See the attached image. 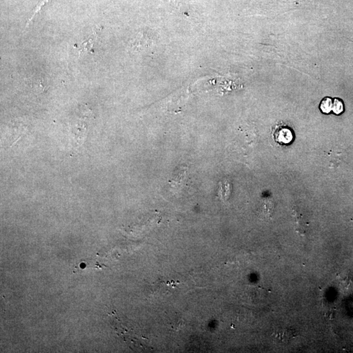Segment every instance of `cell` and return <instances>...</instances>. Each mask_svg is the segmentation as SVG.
Segmentation results:
<instances>
[{"label":"cell","instance_id":"cell-1","mask_svg":"<svg viewBox=\"0 0 353 353\" xmlns=\"http://www.w3.org/2000/svg\"><path fill=\"white\" fill-rule=\"evenodd\" d=\"M296 336V330L292 328H279L273 334L275 340L279 343H289Z\"/></svg>","mask_w":353,"mask_h":353},{"label":"cell","instance_id":"cell-2","mask_svg":"<svg viewBox=\"0 0 353 353\" xmlns=\"http://www.w3.org/2000/svg\"><path fill=\"white\" fill-rule=\"evenodd\" d=\"M98 37L97 31H94L93 35L89 38L88 40L83 42L80 46V48L78 49L79 52V55H81L84 52L93 53V47L95 46L96 40Z\"/></svg>","mask_w":353,"mask_h":353},{"label":"cell","instance_id":"cell-3","mask_svg":"<svg viewBox=\"0 0 353 353\" xmlns=\"http://www.w3.org/2000/svg\"><path fill=\"white\" fill-rule=\"evenodd\" d=\"M278 139L281 142L288 144L291 142L292 139V134L290 129L287 128H283L278 131Z\"/></svg>","mask_w":353,"mask_h":353},{"label":"cell","instance_id":"cell-4","mask_svg":"<svg viewBox=\"0 0 353 353\" xmlns=\"http://www.w3.org/2000/svg\"><path fill=\"white\" fill-rule=\"evenodd\" d=\"M332 106L333 102L331 98L326 97L322 100L319 108L323 113L328 114L332 111Z\"/></svg>","mask_w":353,"mask_h":353},{"label":"cell","instance_id":"cell-5","mask_svg":"<svg viewBox=\"0 0 353 353\" xmlns=\"http://www.w3.org/2000/svg\"><path fill=\"white\" fill-rule=\"evenodd\" d=\"M344 107L342 101L338 98H335L333 102L332 111L336 115H340L343 112Z\"/></svg>","mask_w":353,"mask_h":353}]
</instances>
